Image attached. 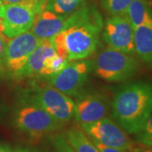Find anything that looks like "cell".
<instances>
[{"instance_id":"1","label":"cell","mask_w":152,"mask_h":152,"mask_svg":"<svg viewBox=\"0 0 152 152\" xmlns=\"http://www.w3.org/2000/svg\"><path fill=\"white\" fill-rule=\"evenodd\" d=\"M111 107L114 121L128 134H136L152 113V81L137 80L120 86Z\"/></svg>"},{"instance_id":"2","label":"cell","mask_w":152,"mask_h":152,"mask_svg":"<svg viewBox=\"0 0 152 152\" xmlns=\"http://www.w3.org/2000/svg\"><path fill=\"white\" fill-rule=\"evenodd\" d=\"M103 27L102 15L76 25L50 38L56 53L68 62L86 59L96 52Z\"/></svg>"},{"instance_id":"3","label":"cell","mask_w":152,"mask_h":152,"mask_svg":"<svg viewBox=\"0 0 152 152\" xmlns=\"http://www.w3.org/2000/svg\"><path fill=\"white\" fill-rule=\"evenodd\" d=\"M47 1L25 0L15 4H1L3 34L13 38L31 31L38 15L46 9Z\"/></svg>"},{"instance_id":"4","label":"cell","mask_w":152,"mask_h":152,"mask_svg":"<svg viewBox=\"0 0 152 152\" xmlns=\"http://www.w3.org/2000/svg\"><path fill=\"white\" fill-rule=\"evenodd\" d=\"M98 15L100 13L95 7L86 4L66 15H60L44 10L37 18L31 31L41 40H48L68 28L89 21Z\"/></svg>"},{"instance_id":"5","label":"cell","mask_w":152,"mask_h":152,"mask_svg":"<svg viewBox=\"0 0 152 152\" xmlns=\"http://www.w3.org/2000/svg\"><path fill=\"white\" fill-rule=\"evenodd\" d=\"M139 69L140 63L137 58L109 47L97 55L94 63L96 75L108 82L126 81Z\"/></svg>"},{"instance_id":"6","label":"cell","mask_w":152,"mask_h":152,"mask_svg":"<svg viewBox=\"0 0 152 152\" xmlns=\"http://www.w3.org/2000/svg\"><path fill=\"white\" fill-rule=\"evenodd\" d=\"M13 125L17 130L34 139L57 132L64 126L45 110L24 101L15 111Z\"/></svg>"},{"instance_id":"7","label":"cell","mask_w":152,"mask_h":152,"mask_svg":"<svg viewBox=\"0 0 152 152\" xmlns=\"http://www.w3.org/2000/svg\"><path fill=\"white\" fill-rule=\"evenodd\" d=\"M23 101L42 108L63 124L69 122L74 115L75 102L72 98L49 84L31 88Z\"/></svg>"},{"instance_id":"8","label":"cell","mask_w":152,"mask_h":152,"mask_svg":"<svg viewBox=\"0 0 152 152\" xmlns=\"http://www.w3.org/2000/svg\"><path fill=\"white\" fill-rule=\"evenodd\" d=\"M93 69L94 62L91 60H77L69 62L62 70L46 78L50 86L69 97L79 96Z\"/></svg>"},{"instance_id":"9","label":"cell","mask_w":152,"mask_h":152,"mask_svg":"<svg viewBox=\"0 0 152 152\" xmlns=\"http://www.w3.org/2000/svg\"><path fill=\"white\" fill-rule=\"evenodd\" d=\"M80 129L91 139L108 147L129 151L135 144L115 121L103 118L91 124L80 125Z\"/></svg>"},{"instance_id":"10","label":"cell","mask_w":152,"mask_h":152,"mask_svg":"<svg viewBox=\"0 0 152 152\" xmlns=\"http://www.w3.org/2000/svg\"><path fill=\"white\" fill-rule=\"evenodd\" d=\"M102 31L104 42L109 48L127 54L134 53V29L126 15L107 18Z\"/></svg>"},{"instance_id":"11","label":"cell","mask_w":152,"mask_h":152,"mask_svg":"<svg viewBox=\"0 0 152 152\" xmlns=\"http://www.w3.org/2000/svg\"><path fill=\"white\" fill-rule=\"evenodd\" d=\"M42 41L31 31L10 38L6 48L5 70L15 75L24 67L31 53Z\"/></svg>"},{"instance_id":"12","label":"cell","mask_w":152,"mask_h":152,"mask_svg":"<svg viewBox=\"0 0 152 152\" xmlns=\"http://www.w3.org/2000/svg\"><path fill=\"white\" fill-rule=\"evenodd\" d=\"M75 102L74 115L79 125L91 124L107 117L109 105L107 97L101 93L80 95Z\"/></svg>"},{"instance_id":"13","label":"cell","mask_w":152,"mask_h":152,"mask_svg":"<svg viewBox=\"0 0 152 152\" xmlns=\"http://www.w3.org/2000/svg\"><path fill=\"white\" fill-rule=\"evenodd\" d=\"M56 53L50 39L43 40L31 53L24 67L14 76L20 79L37 76L47 59Z\"/></svg>"},{"instance_id":"14","label":"cell","mask_w":152,"mask_h":152,"mask_svg":"<svg viewBox=\"0 0 152 152\" xmlns=\"http://www.w3.org/2000/svg\"><path fill=\"white\" fill-rule=\"evenodd\" d=\"M134 43L139 58L152 66V27L141 26L134 28Z\"/></svg>"},{"instance_id":"15","label":"cell","mask_w":152,"mask_h":152,"mask_svg":"<svg viewBox=\"0 0 152 152\" xmlns=\"http://www.w3.org/2000/svg\"><path fill=\"white\" fill-rule=\"evenodd\" d=\"M125 15L134 29L141 26L152 27V10L145 0H133Z\"/></svg>"},{"instance_id":"16","label":"cell","mask_w":152,"mask_h":152,"mask_svg":"<svg viewBox=\"0 0 152 152\" xmlns=\"http://www.w3.org/2000/svg\"><path fill=\"white\" fill-rule=\"evenodd\" d=\"M63 134L75 152H99L91 139L80 127H71Z\"/></svg>"},{"instance_id":"17","label":"cell","mask_w":152,"mask_h":152,"mask_svg":"<svg viewBox=\"0 0 152 152\" xmlns=\"http://www.w3.org/2000/svg\"><path fill=\"white\" fill-rule=\"evenodd\" d=\"M86 0H48L46 9L57 15H66L85 5Z\"/></svg>"},{"instance_id":"18","label":"cell","mask_w":152,"mask_h":152,"mask_svg":"<svg viewBox=\"0 0 152 152\" xmlns=\"http://www.w3.org/2000/svg\"><path fill=\"white\" fill-rule=\"evenodd\" d=\"M68 64L69 62L65 58L56 53L47 59L38 76L48 77V76L53 75L56 73L59 72L60 70H62Z\"/></svg>"},{"instance_id":"19","label":"cell","mask_w":152,"mask_h":152,"mask_svg":"<svg viewBox=\"0 0 152 152\" xmlns=\"http://www.w3.org/2000/svg\"><path fill=\"white\" fill-rule=\"evenodd\" d=\"M132 2L133 0H101L102 8L112 16L125 15Z\"/></svg>"},{"instance_id":"20","label":"cell","mask_w":152,"mask_h":152,"mask_svg":"<svg viewBox=\"0 0 152 152\" xmlns=\"http://www.w3.org/2000/svg\"><path fill=\"white\" fill-rule=\"evenodd\" d=\"M136 140L140 145L152 147V113L143 129L136 134Z\"/></svg>"},{"instance_id":"21","label":"cell","mask_w":152,"mask_h":152,"mask_svg":"<svg viewBox=\"0 0 152 152\" xmlns=\"http://www.w3.org/2000/svg\"><path fill=\"white\" fill-rule=\"evenodd\" d=\"M52 144L53 145L55 152H75V151L67 142L64 134L61 133L55 134L53 136Z\"/></svg>"},{"instance_id":"22","label":"cell","mask_w":152,"mask_h":152,"mask_svg":"<svg viewBox=\"0 0 152 152\" xmlns=\"http://www.w3.org/2000/svg\"><path fill=\"white\" fill-rule=\"evenodd\" d=\"M10 38L0 34V71L5 70V54Z\"/></svg>"},{"instance_id":"23","label":"cell","mask_w":152,"mask_h":152,"mask_svg":"<svg viewBox=\"0 0 152 152\" xmlns=\"http://www.w3.org/2000/svg\"><path fill=\"white\" fill-rule=\"evenodd\" d=\"M91 140L94 143V145L97 148L98 151L99 152H129L128 151H124V150H120V149H117V148H113V147H108L103 145L102 144H100L99 142L96 141L91 139Z\"/></svg>"},{"instance_id":"24","label":"cell","mask_w":152,"mask_h":152,"mask_svg":"<svg viewBox=\"0 0 152 152\" xmlns=\"http://www.w3.org/2000/svg\"><path fill=\"white\" fill-rule=\"evenodd\" d=\"M129 152H152V147L145 146V145H140L139 146H134Z\"/></svg>"},{"instance_id":"25","label":"cell","mask_w":152,"mask_h":152,"mask_svg":"<svg viewBox=\"0 0 152 152\" xmlns=\"http://www.w3.org/2000/svg\"><path fill=\"white\" fill-rule=\"evenodd\" d=\"M0 152H14V151L8 144L0 142Z\"/></svg>"},{"instance_id":"26","label":"cell","mask_w":152,"mask_h":152,"mask_svg":"<svg viewBox=\"0 0 152 152\" xmlns=\"http://www.w3.org/2000/svg\"><path fill=\"white\" fill-rule=\"evenodd\" d=\"M25 0H1L2 4H15V3H20Z\"/></svg>"},{"instance_id":"27","label":"cell","mask_w":152,"mask_h":152,"mask_svg":"<svg viewBox=\"0 0 152 152\" xmlns=\"http://www.w3.org/2000/svg\"><path fill=\"white\" fill-rule=\"evenodd\" d=\"M6 112V109L5 107L2 105V104H0V121L2 120L3 118V117L4 116V113H5Z\"/></svg>"},{"instance_id":"28","label":"cell","mask_w":152,"mask_h":152,"mask_svg":"<svg viewBox=\"0 0 152 152\" xmlns=\"http://www.w3.org/2000/svg\"><path fill=\"white\" fill-rule=\"evenodd\" d=\"M14 152H32L31 151H29L28 149H23V148H20V149H17L15 151H14Z\"/></svg>"},{"instance_id":"29","label":"cell","mask_w":152,"mask_h":152,"mask_svg":"<svg viewBox=\"0 0 152 152\" xmlns=\"http://www.w3.org/2000/svg\"><path fill=\"white\" fill-rule=\"evenodd\" d=\"M0 34H3V24L1 19H0Z\"/></svg>"},{"instance_id":"30","label":"cell","mask_w":152,"mask_h":152,"mask_svg":"<svg viewBox=\"0 0 152 152\" xmlns=\"http://www.w3.org/2000/svg\"><path fill=\"white\" fill-rule=\"evenodd\" d=\"M1 4H2V3H1V2H0V5H1Z\"/></svg>"},{"instance_id":"31","label":"cell","mask_w":152,"mask_h":152,"mask_svg":"<svg viewBox=\"0 0 152 152\" xmlns=\"http://www.w3.org/2000/svg\"><path fill=\"white\" fill-rule=\"evenodd\" d=\"M0 2H1V0H0Z\"/></svg>"}]
</instances>
